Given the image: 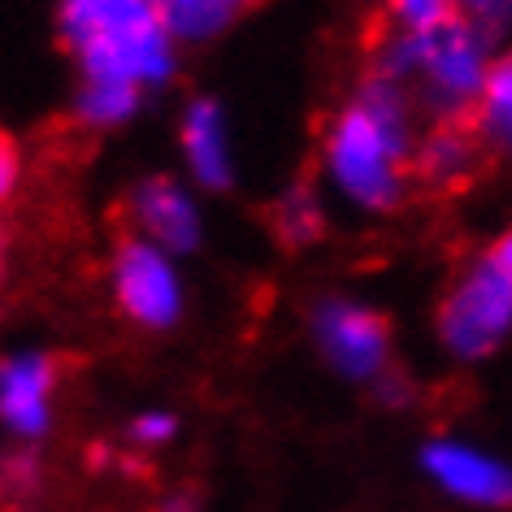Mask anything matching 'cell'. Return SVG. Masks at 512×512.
Segmentation results:
<instances>
[{
    "label": "cell",
    "mask_w": 512,
    "mask_h": 512,
    "mask_svg": "<svg viewBox=\"0 0 512 512\" xmlns=\"http://www.w3.org/2000/svg\"><path fill=\"white\" fill-rule=\"evenodd\" d=\"M413 100L400 83L369 70L326 135V170L361 209H395L413 174Z\"/></svg>",
    "instance_id": "1"
},
{
    "label": "cell",
    "mask_w": 512,
    "mask_h": 512,
    "mask_svg": "<svg viewBox=\"0 0 512 512\" xmlns=\"http://www.w3.org/2000/svg\"><path fill=\"white\" fill-rule=\"evenodd\" d=\"M495 40L478 22L456 14L443 27L408 35L391 31L387 44L378 48L374 74L400 83L417 113L434 122H469L478 113L486 74L495 61Z\"/></svg>",
    "instance_id": "2"
},
{
    "label": "cell",
    "mask_w": 512,
    "mask_h": 512,
    "mask_svg": "<svg viewBox=\"0 0 512 512\" xmlns=\"http://www.w3.org/2000/svg\"><path fill=\"white\" fill-rule=\"evenodd\" d=\"M61 31L83 83L148 92L174 74V35L152 0H61Z\"/></svg>",
    "instance_id": "3"
},
{
    "label": "cell",
    "mask_w": 512,
    "mask_h": 512,
    "mask_svg": "<svg viewBox=\"0 0 512 512\" xmlns=\"http://www.w3.org/2000/svg\"><path fill=\"white\" fill-rule=\"evenodd\" d=\"M512 335V278L486 256L447 291L439 309V339L460 361H482Z\"/></svg>",
    "instance_id": "4"
},
{
    "label": "cell",
    "mask_w": 512,
    "mask_h": 512,
    "mask_svg": "<svg viewBox=\"0 0 512 512\" xmlns=\"http://www.w3.org/2000/svg\"><path fill=\"white\" fill-rule=\"evenodd\" d=\"M113 291L122 313L144 330H170L183 317V278L152 239H126L113 256Z\"/></svg>",
    "instance_id": "5"
},
{
    "label": "cell",
    "mask_w": 512,
    "mask_h": 512,
    "mask_svg": "<svg viewBox=\"0 0 512 512\" xmlns=\"http://www.w3.org/2000/svg\"><path fill=\"white\" fill-rule=\"evenodd\" d=\"M313 339L326 361L352 382H378L391 365V330L365 304L322 300L313 309Z\"/></svg>",
    "instance_id": "6"
},
{
    "label": "cell",
    "mask_w": 512,
    "mask_h": 512,
    "mask_svg": "<svg viewBox=\"0 0 512 512\" xmlns=\"http://www.w3.org/2000/svg\"><path fill=\"white\" fill-rule=\"evenodd\" d=\"M421 469L447 495L482 508H512V465L456 439H430L421 447Z\"/></svg>",
    "instance_id": "7"
},
{
    "label": "cell",
    "mask_w": 512,
    "mask_h": 512,
    "mask_svg": "<svg viewBox=\"0 0 512 512\" xmlns=\"http://www.w3.org/2000/svg\"><path fill=\"white\" fill-rule=\"evenodd\" d=\"M57 365L44 352H18L0 361V421L18 439H44L53 426Z\"/></svg>",
    "instance_id": "8"
},
{
    "label": "cell",
    "mask_w": 512,
    "mask_h": 512,
    "mask_svg": "<svg viewBox=\"0 0 512 512\" xmlns=\"http://www.w3.org/2000/svg\"><path fill=\"white\" fill-rule=\"evenodd\" d=\"M131 213H135V226L157 243L165 252H196L200 248V209L196 200L183 191V183L165 174H152L144 178L135 191H131Z\"/></svg>",
    "instance_id": "9"
},
{
    "label": "cell",
    "mask_w": 512,
    "mask_h": 512,
    "mask_svg": "<svg viewBox=\"0 0 512 512\" xmlns=\"http://www.w3.org/2000/svg\"><path fill=\"white\" fill-rule=\"evenodd\" d=\"M183 157L191 165L200 187L209 191H226L235 178L230 165V139H226V113L217 100H191L183 113Z\"/></svg>",
    "instance_id": "10"
},
{
    "label": "cell",
    "mask_w": 512,
    "mask_h": 512,
    "mask_svg": "<svg viewBox=\"0 0 512 512\" xmlns=\"http://www.w3.org/2000/svg\"><path fill=\"white\" fill-rule=\"evenodd\" d=\"M478 126L469 122H434L426 135L417 139L413 152V174L430 187H452L473 170L478 157Z\"/></svg>",
    "instance_id": "11"
},
{
    "label": "cell",
    "mask_w": 512,
    "mask_h": 512,
    "mask_svg": "<svg viewBox=\"0 0 512 512\" xmlns=\"http://www.w3.org/2000/svg\"><path fill=\"white\" fill-rule=\"evenodd\" d=\"M473 126L491 148L512 152V53H495Z\"/></svg>",
    "instance_id": "12"
},
{
    "label": "cell",
    "mask_w": 512,
    "mask_h": 512,
    "mask_svg": "<svg viewBox=\"0 0 512 512\" xmlns=\"http://www.w3.org/2000/svg\"><path fill=\"white\" fill-rule=\"evenodd\" d=\"M243 0H170L161 9L174 40H209L239 18Z\"/></svg>",
    "instance_id": "13"
},
{
    "label": "cell",
    "mask_w": 512,
    "mask_h": 512,
    "mask_svg": "<svg viewBox=\"0 0 512 512\" xmlns=\"http://www.w3.org/2000/svg\"><path fill=\"white\" fill-rule=\"evenodd\" d=\"M274 230L278 239L300 248V243H313L322 235V200L313 196V187H291L283 200L274 204Z\"/></svg>",
    "instance_id": "14"
},
{
    "label": "cell",
    "mask_w": 512,
    "mask_h": 512,
    "mask_svg": "<svg viewBox=\"0 0 512 512\" xmlns=\"http://www.w3.org/2000/svg\"><path fill=\"white\" fill-rule=\"evenodd\" d=\"M139 96L144 92H135V87H118V83H83L79 118L87 126H96V131H105V126H122L139 109Z\"/></svg>",
    "instance_id": "15"
},
{
    "label": "cell",
    "mask_w": 512,
    "mask_h": 512,
    "mask_svg": "<svg viewBox=\"0 0 512 512\" xmlns=\"http://www.w3.org/2000/svg\"><path fill=\"white\" fill-rule=\"evenodd\" d=\"M391 31H408V35H421V31H434L443 27L447 18L460 14L456 0H391Z\"/></svg>",
    "instance_id": "16"
},
{
    "label": "cell",
    "mask_w": 512,
    "mask_h": 512,
    "mask_svg": "<svg viewBox=\"0 0 512 512\" xmlns=\"http://www.w3.org/2000/svg\"><path fill=\"white\" fill-rule=\"evenodd\" d=\"M460 14L478 22V27L495 40L499 53H504V40H512V0H465Z\"/></svg>",
    "instance_id": "17"
},
{
    "label": "cell",
    "mask_w": 512,
    "mask_h": 512,
    "mask_svg": "<svg viewBox=\"0 0 512 512\" xmlns=\"http://www.w3.org/2000/svg\"><path fill=\"white\" fill-rule=\"evenodd\" d=\"M178 434V421L170 413H161V408H148V413H139L131 421V439L139 447H161V443H170Z\"/></svg>",
    "instance_id": "18"
},
{
    "label": "cell",
    "mask_w": 512,
    "mask_h": 512,
    "mask_svg": "<svg viewBox=\"0 0 512 512\" xmlns=\"http://www.w3.org/2000/svg\"><path fill=\"white\" fill-rule=\"evenodd\" d=\"M14 187H18V148L0 135V204L14 196Z\"/></svg>",
    "instance_id": "19"
},
{
    "label": "cell",
    "mask_w": 512,
    "mask_h": 512,
    "mask_svg": "<svg viewBox=\"0 0 512 512\" xmlns=\"http://www.w3.org/2000/svg\"><path fill=\"white\" fill-rule=\"evenodd\" d=\"M491 261H495L499 270H504V274L512 278V230H508V235H504V239H499L495 248H491Z\"/></svg>",
    "instance_id": "20"
},
{
    "label": "cell",
    "mask_w": 512,
    "mask_h": 512,
    "mask_svg": "<svg viewBox=\"0 0 512 512\" xmlns=\"http://www.w3.org/2000/svg\"><path fill=\"white\" fill-rule=\"evenodd\" d=\"M161 512H191V499L187 495H174V499H165Z\"/></svg>",
    "instance_id": "21"
},
{
    "label": "cell",
    "mask_w": 512,
    "mask_h": 512,
    "mask_svg": "<svg viewBox=\"0 0 512 512\" xmlns=\"http://www.w3.org/2000/svg\"><path fill=\"white\" fill-rule=\"evenodd\" d=\"M152 5H157V9H165V5H170V0H152Z\"/></svg>",
    "instance_id": "22"
},
{
    "label": "cell",
    "mask_w": 512,
    "mask_h": 512,
    "mask_svg": "<svg viewBox=\"0 0 512 512\" xmlns=\"http://www.w3.org/2000/svg\"><path fill=\"white\" fill-rule=\"evenodd\" d=\"M456 5H465V0H456Z\"/></svg>",
    "instance_id": "23"
},
{
    "label": "cell",
    "mask_w": 512,
    "mask_h": 512,
    "mask_svg": "<svg viewBox=\"0 0 512 512\" xmlns=\"http://www.w3.org/2000/svg\"><path fill=\"white\" fill-rule=\"evenodd\" d=\"M243 5H252V0H243Z\"/></svg>",
    "instance_id": "24"
}]
</instances>
